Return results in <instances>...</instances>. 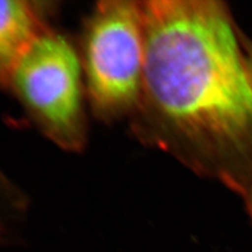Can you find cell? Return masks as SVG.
<instances>
[{"mask_svg": "<svg viewBox=\"0 0 252 252\" xmlns=\"http://www.w3.org/2000/svg\"><path fill=\"white\" fill-rule=\"evenodd\" d=\"M140 135L215 149L252 137V84L233 22L212 0L143 1Z\"/></svg>", "mask_w": 252, "mask_h": 252, "instance_id": "obj_1", "label": "cell"}, {"mask_svg": "<svg viewBox=\"0 0 252 252\" xmlns=\"http://www.w3.org/2000/svg\"><path fill=\"white\" fill-rule=\"evenodd\" d=\"M80 56L96 115L104 120L135 115L145 68L143 1H100L86 22Z\"/></svg>", "mask_w": 252, "mask_h": 252, "instance_id": "obj_2", "label": "cell"}, {"mask_svg": "<svg viewBox=\"0 0 252 252\" xmlns=\"http://www.w3.org/2000/svg\"><path fill=\"white\" fill-rule=\"evenodd\" d=\"M46 136L68 151L86 136L81 56L58 32L44 29L21 55L9 83Z\"/></svg>", "mask_w": 252, "mask_h": 252, "instance_id": "obj_3", "label": "cell"}, {"mask_svg": "<svg viewBox=\"0 0 252 252\" xmlns=\"http://www.w3.org/2000/svg\"><path fill=\"white\" fill-rule=\"evenodd\" d=\"M44 29L34 2L0 0V83H9L18 59Z\"/></svg>", "mask_w": 252, "mask_h": 252, "instance_id": "obj_4", "label": "cell"}, {"mask_svg": "<svg viewBox=\"0 0 252 252\" xmlns=\"http://www.w3.org/2000/svg\"><path fill=\"white\" fill-rule=\"evenodd\" d=\"M246 62H247V68H248V73H249V77H250V81L252 84V49L247 54Z\"/></svg>", "mask_w": 252, "mask_h": 252, "instance_id": "obj_5", "label": "cell"}, {"mask_svg": "<svg viewBox=\"0 0 252 252\" xmlns=\"http://www.w3.org/2000/svg\"><path fill=\"white\" fill-rule=\"evenodd\" d=\"M3 236H4V228H3V226L1 225V223H0V242L2 241Z\"/></svg>", "mask_w": 252, "mask_h": 252, "instance_id": "obj_6", "label": "cell"}, {"mask_svg": "<svg viewBox=\"0 0 252 252\" xmlns=\"http://www.w3.org/2000/svg\"><path fill=\"white\" fill-rule=\"evenodd\" d=\"M2 180H3V178H2L1 176H0V187H1V188H5L6 186L2 185Z\"/></svg>", "mask_w": 252, "mask_h": 252, "instance_id": "obj_7", "label": "cell"}]
</instances>
